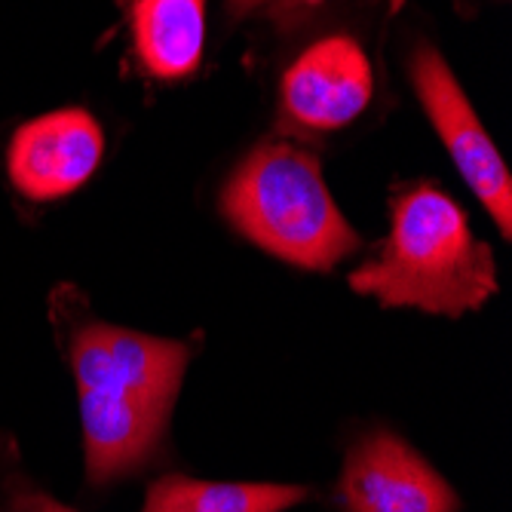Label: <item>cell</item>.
<instances>
[{
  "instance_id": "obj_1",
  "label": "cell",
  "mask_w": 512,
  "mask_h": 512,
  "mask_svg": "<svg viewBox=\"0 0 512 512\" xmlns=\"http://www.w3.org/2000/svg\"><path fill=\"white\" fill-rule=\"evenodd\" d=\"M191 350L120 325L80 319L68 329L89 485H111L154 457Z\"/></svg>"
},
{
  "instance_id": "obj_8",
  "label": "cell",
  "mask_w": 512,
  "mask_h": 512,
  "mask_svg": "<svg viewBox=\"0 0 512 512\" xmlns=\"http://www.w3.org/2000/svg\"><path fill=\"white\" fill-rule=\"evenodd\" d=\"M132 56L154 80L191 77L206 50L209 0H117Z\"/></svg>"
},
{
  "instance_id": "obj_4",
  "label": "cell",
  "mask_w": 512,
  "mask_h": 512,
  "mask_svg": "<svg viewBox=\"0 0 512 512\" xmlns=\"http://www.w3.org/2000/svg\"><path fill=\"white\" fill-rule=\"evenodd\" d=\"M411 83L427 117L433 120L442 145L448 148L463 181L476 191L482 206L497 221L500 234H512V181L500 151L479 123L467 92L433 46H417L411 53Z\"/></svg>"
},
{
  "instance_id": "obj_2",
  "label": "cell",
  "mask_w": 512,
  "mask_h": 512,
  "mask_svg": "<svg viewBox=\"0 0 512 512\" xmlns=\"http://www.w3.org/2000/svg\"><path fill=\"white\" fill-rule=\"evenodd\" d=\"M350 286L384 307L460 316L497 292V264L448 194L411 181L393 194L387 243L353 270Z\"/></svg>"
},
{
  "instance_id": "obj_3",
  "label": "cell",
  "mask_w": 512,
  "mask_h": 512,
  "mask_svg": "<svg viewBox=\"0 0 512 512\" xmlns=\"http://www.w3.org/2000/svg\"><path fill=\"white\" fill-rule=\"evenodd\" d=\"M221 212L246 240L304 270H332L359 249L319 160L289 142H267L237 166L224 184Z\"/></svg>"
},
{
  "instance_id": "obj_6",
  "label": "cell",
  "mask_w": 512,
  "mask_h": 512,
  "mask_svg": "<svg viewBox=\"0 0 512 512\" xmlns=\"http://www.w3.org/2000/svg\"><path fill=\"white\" fill-rule=\"evenodd\" d=\"M105 157V132L83 108L40 114L16 129L7 148V175L31 203L62 200L96 175Z\"/></svg>"
},
{
  "instance_id": "obj_10",
  "label": "cell",
  "mask_w": 512,
  "mask_h": 512,
  "mask_svg": "<svg viewBox=\"0 0 512 512\" xmlns=\"http://www.w3.org/2000/svg\"><path fill=\"white\" fill-rule=\"evenodd\" d=\"M19 509H22V512H74V509H68L65 503H59V500H53V497H46V494H28V497L19 503Z\"/></svg>"
},
{
  "instance_id": "obj_12",
  "label": "cell",
  "mask_w": 512,
  "mask_h": 512,
  "mask_svg": "<svg viewBox=\"0 0 512 512\" xmlns=\"http://www.w3.org/2000/svg\"><path fill=\"white\" fill-rule=\"evenodd\" d=\"M16 509H19V506H16ZM19 512H22V509H19Z\"/></svg>"
},
{
  "instance_id": "obj_7",
  "label": "cell",
  "mask_w": 512,
  "mask_h": 512,
  "mask_svg": "<svg viewBox=\"0 0 512 512\" xmlns=\"http://www.w3.org/2000/svg\"><path fill=\"white\" fill-rule=\"evenodd\" d=\"M344 512H457L460 500L430 463L393 433L362 436L341 473Z\"/></svg>"
},
{
  "instance_id": "obj_9",
  "label": "cell",
  "mask_w": 512,
  "mask_h": 512,
  "mask_svg": "<svg viewBox=\"0 0 512 512\" xmlns=\"http://www.w3.org/2000/svg\"><path fill=\"white\" fill-rule=\"evenodd\" d=\"M307 497L298 485L270 482H203L166 476L148 488L142 512H286Z\"/></svg>"
},
{
  "instance_id": "obj_5",
  "label": "cell",
  "mask_w": 512,
  "mask_h": 512,
  "mask_svg": "<svg viewBox=\"0 0 512 512\" xmlns=\"http://www.w3.org/2000/svg\"><path fill=\"white\" fill-rule=\"evenodd\" d=\"M375 96V71L353 34L313 40L279 83L283 120L301 132H338Z\"/></svg>"
},
{
  "instance_id": "obj_11",
  "label": "cell",
  "mask_w": 512,
  "mask_h": 512,
  "mask_svg": "<svg viewBox=\"0 0 512 512\" xmlns=\"http://www.w3.org/2000/svg\"><path fill=\"white\" fill-rule=\"evenodd\" d=\"M264 4V0H230V7H234V13H249L252 7Z\"/></svg>"
}]
</instances>
